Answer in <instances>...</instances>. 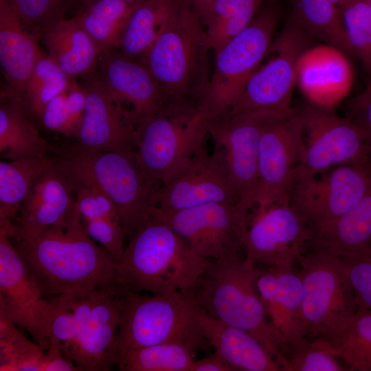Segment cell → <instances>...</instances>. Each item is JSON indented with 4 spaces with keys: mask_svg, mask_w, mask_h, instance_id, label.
Wrapping results in <instances>:
<instances>
[{
    "mask_svg": "<svg viewBox=\"0 0 371 371\" xmlns=\"http://www.w3.org/2000/svg\"><path fill=\"white\" fill-rule=\"evenodd\" d=\"M10 239L45 298L85 295L116 283L113 258L72 216L37 235Z\"/></svg>",
    "mask_w": 371,
    "mask_h": 371,
    "instance_id": "6da1fadb",
    "label": "cell"
},
{
    "mask_svg": "<svg viewBox=\"0 0 371 371\" xmlns=\"http://www.w3.org/2000/svg\"><path fill=\"white\" fill-rule=\"evenodd\" d=\"M211 260L196 254L155 206L128 241L116 265L115 282L156 295L190 293Z\"/></svg>",
    "mask_w": 371,
    "mask_h": 371,
    "instance_id": "7a4b0ae2",
    "label": "cell"
},
{
    "mask_svg": "<svg viewBox=\"0 0 371 371\" xmlns=\"http://www.w3.org/2000/svg\"><path fill=\"white\" fill-rule=\"evenodd\" d=\"M205 27L190 0H176L170 20L139 61L173 101L199 104L210 83Z\"/></svg>",
    "mask_w": 371,
    "mask_h": 371,
    "instance_id": "3957f363",
    "label": "cell"
},
{
    "mask_svg": "<svg viewBox=\"0 0 371 371\" xmlns=\"http://www.w3.org/2000/svg\"><path fill=\"white\" fill-rule=\"evenodd\" d=\"M260 271L239 255L211 260L190 293L207 315L252 335L278 361L282 371H289L284 355L289 349L269 324L258 291Z\"/></svg>",
    "mask_w": 371,
    "mask_h": 371,
    "instance_id": "277c9868",
    "label": "cell"
},
{
    "mask_svg": "<svg viewBox=\"0 0 371 371\" xmlns=\"http://www.w3.org/2000/svg\"><path fill=\"white\" fill-rule=\"evenodd\" d=\"M199 308L190 293L146 296L125 288L115 357L126 350L169 342L196 350L203 348L207 342L197 317Z\"/></svg>",
    "mask_w": 371,
    "mask_h": 371,
    "instance_id": "5b68a950",
    "label": "cell"
},
{
    "mask_svg": "<svg viewBox=\"0 0 371 371\" xmlns=\"http://www.w3.org/2000/svg\"><path fill=\"white\" fill-rule=\"evenodd\" d=\"M60 157L77 183L91 186L114 205L129 241L156 206L160 186L144 174L135 153L96 152Z\"/></svg>",
    "mask_w": 371,
    "mask_h": 371,
    "instance_id": "8992f818",
    "label": "cell"
},
{
    "mask_svg": "<svg viewBox=\"0 0 371 371\" xmlns=\"http://www.w3.org/2000/svg\"><path fill=\"white\" fill-rule=\"evenodd\" d=\"M209 118L194 104L170 101L137 130L135 155L146 176L162 183L205 144Z\"/></svg>",
    "mask_w": 371,
    "mask_h": 371,
    "instance_id": "52a82bcc",
    "label": "cell"
},
{
    "mask_svg": "<svg viewBox=\"0 0 371 371\" xmlns=\"http://www.w3.org/2000/svg\"><path fill=\"white\" fill-rule=\"evenodd\" d=\"M278 5L261 6L250 23L215 54V67L199 104L209 121L226 117L268 54L280 20Z\"/></svg>",
    "mask_w": 371,
    "mask_h": 371,
    "instance_id": "ba28073f",
    "label": "cell"
},
{
    "mask_svg": "<svg viewBox=\"0 0 371 371\" xmlns=\"http://www.w3.org/2000/svg\"><path fill=\"white\" fill-rule=\"evenodd\" d=\"M303 282L302 311L308 339L330 340L357 312L352 286L337 256L311 250L297 259Z\"/></svg>",
    "mask_w": 371,
    "mask_h": 371,
    "instance_id": "9c48e42d",
    "label": "cell"
},
{
    "mask_svg": "<svg viewBox=\"0 0 371 371\" xmlns=\"http://www.w3.org/2000/svg\"><path fill=\"white\" fill-rule=\"evenodd\" d=\"M308 36L290 15L270 47L271 58L248 79L228 115L258 113L275 116L291 111L297 63L308 48Z\"/></svg>",
    "mask_w": 371,
    "mask_h": 371,
    "instance_id": "30bf717a",
    "label": "cell"
},
{
    "mask_svg": "<svg viewBox=\"0 0 371 371\" xmlns=\"http://www.w3.org/2000/svg\"><path fill=\"white\" fill-rule=\"evenodd\" d=\"M72 310L76 337L67 357L80 371H108L115 365V344L125 288L113 284L91 293L61 295Z\"/></svg>",
    "mask_w": 371,
    "mask_h": 371,
    "instance_id": "8fae6325",
    "label": "cell"
},
{
    "mask_svg": "<svg viewBox=\"0 0 371 371\" xmlns=\"http://www.w3.org/2000/svg\"><path fill=\"white\" fill-rule=\"evenodd\" d=\"M370 188L371 157L297 179L290 190L289 203L311 232L339 219Z\"/></svg>",
    "mask_w": 371,
    "mask_h": 371,
    "instance_id": "7c38bea8",
    "label": "cell"
},
{
    "mask_svg": "<svg viewBox=\"0 0 371 371\" xmlns=\"http://www.w3.org/2000/svg\"><path fill=\"white\" fill-rule=\"evenodd\" d=\"M304 156L303 125L297 111L267 116L259 141L255 207L289 202Z\"/></svg>",
    "mask_w": 371,
    "mask_h": 371,
    "instance_id": "4fadbf2b",
    "label": "cell"
},
{
    "mask_svg": "<svg viewBox=\"0 0 371 371\" xmlns=\"http://www.w3.org/2000/svg\"><path fill=\"white\" fill-rule=\"evenodd\" d=\"M297 112L303 125L305 156L296 180L371 157V148L363 134L347 117L311 102Z\"/></svg>",
    "mask_w": 371,
    "mask_h": 371,
    "instance_id": "5bb4252c",
    "label": "cell"
},
{
    "mask_svg": "<svg viewBox=\"0 0 371 371\" xmlns=\"http://www.w3.org/2000/svg\"><path fill=\"white\" fill-rule=\"evenodd\" d=\"M239 203H210L165 214L177 234L199 256L218 260L239 255L248 223Z\"/></svg>",
    "mask_w": 371,
    "mask_h": 371,
    "instance_id": "9a60e30c",
    "label": "cell"
},
{
    "mask_svg": "<svg viewBox=\"0 0 371 371\" xmlns=\"http://www.w3.org/2000/svg\"><path fill=\"white\" fill-rule=\"evenodd\" d=\"M85 78L86 104L74 144L63 155L96 152L135 153L137 130L97 69Z\"/></svg>",
    "mask_w": 371,
    "mask_h": 371,
    "instance_id": "2e32d148",
    "label": "cell"
},
{
    "mask_svg": "<svg viewBox=\"0 0 371 371\" xmlns=\"http://www.w3.org/2000/svg\"><path fill=\"white\" fill-rule=\"evenodd\" d=\"M267 116L240 113L209 121L208 124L214 153L223 164L240 203L248 210L256 205L259 141Z\"/></svg>",
    "mask_w": 371,
    "mask_h": 371,
    "instance_id": "e0dca14e",
    "label": "cell"
},
{
    "mask_svg": "<svg viewBox=\"0 0 371 371\" xmlns=\"http://www.w3.org/2000/svg\"><path fill=\"white\" fill-rule=\"evenodd\" d=\"M310 236L306 225L289 202L256 207L254 215L248 217L245 258L255 265L293 266Z\"/></svg>",
    "mask_w": 371,
    "mask_h": 371,
    "instance_id": "ac0fdd59",
    "label": "cell"
},
{
    "mask_svg": "<svg viewBox=\"0 0 371 371\" xmlns=\"http://www.w3.org/2000/svg\"><path fill=\"white\" fill-rule=\"evenodd\" d=\"M210 203L243 205L223 164L204 144L162 183L155 204L170 214Z\"/></svg>",
    "mask_w": 371,
    "mask_h": 371,
    "instance_id": "d6986e66",
    "label": "cell"
},
{
    "mask_svg": "<svg viewBox=\"0 0 371 371\" xmlns=\"http://www.w3.org/2000/svg\"><path fill=\"white\" fill-rule=\"evenodd\" d=\"M0 301L14 324L47 349L50 345L45 326L47 300L3 229H0Z\"/></svg>",
    "mask_w": 371,
    "mask_h": 371,
    "instance_id": "ffe728a7",
    "label": "cell"
},
{
    "mask_svg": "<svg viewBox=\"0 0 371 371\" xmlns=\"http://www.w3.org/2000/svg\"><path fill=\"white\" fill-rule=\"evenodd\" d=\"M76 186L73 175L59 155L22 203L8 234L9 237L35 236L69 221L72 214Z\"/></svg>",
    "mask_w": 371,
    "mask_h": 371,
    "instance_id": "44dd1931",
    "label": "cell"
},
{
    "mask_svg": "<svg viewBox=\"0 0 371 371\" xmlns=\"http://www.w3.org/2000/svg\"><path fill=\"white\" fill-rule=\"evenodd\" d=\"M97 71L136 130L171 101L141 63L115 49L100 54Z\"/></svg>",
    "mask_w": 371,
    "mask_h": 371,
    "instance_id": "7402d4cb",
    "label": "cell"
},
{
    "mask_svg": "<svg viewBox=\"0 0 371 371\" xmlns=\"http://www.w3.org/2000/svg\"><path fill=\"white\" fill-rule=\"evenodd\" d=\"M257 289L267 319L281 342L291 350L306 338L302 304L303 282L293 266L261 270Z\"/></svg>",
    "mask_w": 371,
    "mask_h": 371,
    "instance_id": "603a6c76",
    "label": "cell"
},
{
    "mask_svg": "<svg viewBox=\"0 0 371 371\" xmlns=\"http://www.w3.org/2000/svg\"><path fill=\"white\" fill-rule=\"evenodd\" d=\"M353 69L347 54L322 44L307 48L297 67V85L312 104L333 109L350 92Z\"/></svg>",
    "mask_w": 371,
    "mask_h": 371,
    "instance_id": "cb8c5ba5",
    "label": "cell"
},
{
    "mask_svg": "<svg viewBox=\"0 0 371 371\" xmlns=\"http://www.w3.org/2000/svg\"><path fill=\"white\" fill-rule=\"evenodd\" d=\"M197 317L208 345L235 371H282L278 361L248 332L210 316L201 308Z\"/></svg>",
    "mask_w": 371,
    "mask_h": 371,
    "instance_id": "d4e9b609",
    "label": "cell"
},
{
    "mask_svg": "<svg viewBox=\"0 0 371 371\" xmlns=\"http://www.w3.org/2000/svg\"><path fill=\"white\" fill-rule=\"evenodd\" d=\"M24 24L14 0H0V64L6 87L17 94L43 53Z\"/></svg>",
    "mask_w": 371,
    "mask_h": 371,
    "instance_id": "484cf974",
    "label": "cell"
},
{
    "mask_svg": "<svg viewBox=\"0 0 371 371\" xmlns=\"http://www.w3.org/2000/svg\"><path fill=\"white\" fill-rule=\"evenodd\" d=\"M48 56L70 78L85 77L97 69L101 50L76 16L39 30Z\"/></svg>",
    "mask_w": 371,
    "mask_h": 371,
    "instance_id": "4316f807",
    "label": "cell"
},
{
    "mask_svg": "<svg viewBox=\"0 0 371 371\" xmlns=\"http://www.w3.org/2000/svg\"><path fill=\"white\" fill-rule=\"evenodd\" d=\"M0 153L1 158L14 160L60 155L39 133L36 122L28 115L17 93L8 87L0 97Z\"/></svg>",
    "mask_w": 371,
    "mask_h": 371,
    "instance_id": "83f0119b",
    "label": "cell"
},
{
    "mask_svg": "<svg viewBox=\"0 0 371 371\" xmlns=\"http://www.w3.org/2000/svg\"><path fill=\"white\" fill-rule=\"evenodd\" d=\"M307 246L334 256L371 247V188L339 219L311 232Z\"/></svg>",
    "mask_w": 371,
    "mask_h": 371,
    "instance_id": "f1b7e54d",
    "label": "cell"
},
{
    "mask_svg": "<svg viewBox=\"0 0 371 371\" xmlns=\"http://www.w3.org/2000/svg\"><path fill=\"white\" fill-rule=\"evenodd\" d=\"M58 155L0 161V228L11 229L22 203Z\"/></svg>",
    "mask_w": 371,
    "mask_h": 371,
    "instance_id": "f546056e",
    "label": "cell"
},
{
    "mask_svg": "<svg viewBox=\"0 0 371 371\" xmlns=\"http://www.w3.org/2000/svg\"><path fill=\"white\" fill-rule=\"evenodd\" d=\"M176 0H144L133 11L116 47L139 61L167 25Z\"/></svg>",
    "mask_w": 371,
    "mask_h": 371,
    "instance_id": "4dcf8cb0",
    "label": "cell"
},
{
    "mask_svg": "<svg viewBox=\"0 0 371 371\" xmlns=\"http://www.w3.org/2000/svg\"><path fill=\"white\" fill-rule=\"evenodd\" d=\"M291 1V15L308 36L353 56L342 19L344 0Z\"/></svg>",
    "mask_w": 371,
    "mask_h": 371,
    "instance_id": "1f68e13d",
    "label": "cell"
},
{
    "mask_svg": "<svg viewBox=\"0 0 371 371\" xmlns=\"http://www.w3.org/2000/svg\"><path fill=\"white\" fill-rule=\"evenodd\" d=\"M142 1H95L75 16L102 53L116 49L130 15Z\"/></svg>",
    "mask_w": 371,
    "mask_h": 371,
    "instance_id": "d6a6232c",
    "label": "cell"
},
{
    "mask_svg": "<svg viewBox=\"0 0 371 371\" xmlns=\"http://www.w3.org/2000/svg\"><path fill=\"white\" fill-rule=\"evenodd\" d=\"M340 359L352 371H371V311H359L337 336L311 339Z\"/></svg>",
    "mask_w": 371,
    "mask_h": 371,
    "instance_id": "836d02e7",
    "label": "cell"
},
{
    "mask_svg": "<svg viewBox=\"0 0 371 371\" xmlns=\"http://www.w3.org/2000/svg\"><path fill=\"white\" fill-rule=\"evenodd\" d=\"M196 350L169 342L118 353L115 365L122 371H190Z\"/></svg>",
    "mask_w": 371,
    "mask_h": 371,
    "instance_id": "e575fe53",
    "label": "cell"
},
{
    "mask_svg": "<svg viewBox=\"0 0 371 371\" xmlns=\"http://www.w3.org/2000/svg\"><path fill=\"white\" fill-rule=\"evenodd\" d=\"M71 80L47 54L41 55L18 94L25 111L36 123H38L48 102L65 91Z\"/></svg>",
    "mask_w": 371,
    "mask_h": 371,
    "instance_id": "d590c367",
    "label": "cell"
},
{
    "mask_svg": "<svg viewBox=\"0 0 371 371\" xmlns=\"http://www.w3.org/2000/svg\"><path fill=\"white\" fill-rule=\"evenodd\" d=\"M265 0H216L205 27L214 54L243 30Z\"/></svg>",
    "mask_w": 371,
    "mask_h": 371,
    "instance_id": "8d00e7d4",
    "label": "cell"
},
{
    "mask_svg": "<svg viewBox=\"0 0 371 371\" xmlns=\"http://www.w3.org/2000/svg\"><path fill=\"white\" fill-rule=\"evenodd\" d=\"M0 302V370L42 371L45 350L19 330Z\"/></svg>",
    "mask_w": 371,
    "mask_h": 371,
    "instance_id": "74e56055",
    "label": "cell"
},
{
    "mask_svg": "<svg viewBox=\"0 0 371 371\" xmlns=\"http://www.w3.org/2000/svg\"><path fill=\"white\" fill-rule=\"evenodd\" d=\"M86 95L82 85L71 80L67 89L46 105L38 124L63 135L77 138L82 122Z\"/></svg>",
    "mask_w": 371,
    "mask_h": 371,
    "instance_id": "f35d334b",
    "label": "cell"
},
{
    "mask_svg": "<svg viewBox=\"0 0 371 371\" xmlns=\"http://www.w3.org/2000/svg\"><path fill=\"white\" fill-rule=\"evenodd\" d=\"M341 15L353 56L371 76V9L367 0H344Z\"/></svg>",
    "mask_w": 371,
    "mask_h": 371,
    "instance_id": "ab89813d",
    "label": "cell"
},
{
    "mask_svg": "<svg viewBox=\"0 0 371 371\" xmlns=\"http://www.w3.org/2000/svg\"><path fill=\"white\" fill-rule=\"evenodd\" d=\"M337 256L353 290L357 311H371V247Z\"/></svg>",
    "mask_w": 371,
    "mask_h": 371,
    "instance_id": "60d3db41",
    "label": "cell"
},
{
    "mask_svg": "<svg viewBox=\"0 0 371 371\" xmlns=\"http://www.w3.org/2000/svg\"><path fill=\"white\" fill-rule=\"evenodd\" d=\"M288 360L289 371L349 370L336 357L308 339L291 349Z\"/></svg>",
    "mask_w": 371,
    "mask_h": 371,
    "instance_id": "b9f144b4",
    "label": "cell"
},
{
    "mask_svg": "<svg viewBox=\"0 0 371 371\" xmlns=\"http://www.w3.org/2000/svg\"><path fill=\"white\" fill-rule=\"evenodd\" d=\"M71 216L81 223L102 218L120 219L114 205L104 194L93 187L77 182Z\"/></svg>",
    "mask_w": 371,
    "mask_h": 371,
    "instance_id": "7bdbcfd3",
    "label": "cell"
},
{
    "mask_svg": "<svg viewBox=\"0 0 371 371\" xmlns=\"http://www.w3.org/2000/svg\"><path fill=\"white\" fill-rule=\"evenodd\" d=\"M82 224L87 234L108 251L117 265L124 250L125 236L120 220L102 218Z\"/></svg>",
    "mask_w": 371,
    "mask_h": 371,
    "instance_id": "ee69618b",
    "label": "cell"
},
{
    "mask_svg": "<svg viewBox=\"0 0 371 371\" xmlns=\"http://www.w3.org/2000/svg\"><path fill=\"white\" fill-rule=\"evenodd\" d=\"M25 23L41 29L65 17L67 0H14Z\"/></svg>",
    "mask_w": 371,
    "mask_h": 371,
    "instance_id": "f6af8a7d",
    "label": "cell"
},
{
    "mask_svg": "<svg viewBox=\"0 0 371 371\" xmlns=\"http://www.w3.org/2000/svg\"><path fill=\"white\" fill-rule=\"evenodd\" d=\"M347 117L359 128L371 148V93L359 95L352 102Z\"/></svg>",
    "mask_w": 371,
    "mask_h": 371,
    "instance_id": "bcb514c9",
    "label": "cell"
},
{
    "mask_svg": "<svg viewBox=\"0 0 371 371\" xmlns=\"http://www.w3.org/2000/svg\"><path fill=\"white\" fill-rule=\"evenodd\" d=\"M42 371H79V369L56 344L50 342L43 359Z\"/></svg>",
    "mask_w": 371,
    "mask_h": 371,
    "instance_id": "7dc6e473",
    "label": "cell"
},
{
    "mask_svg": "<svg viewBox=\"0 0 371 371\" xmlns=\"http://www.w3.org/2000/svg\"><path fill=\"white\" fill-rule=\"evenodd\" d=\"M190 371H235L217 352L194 361Z\"/></svg>",
    "mask_w": 371,
    "mask_h": 371,
    "instance_id": "c3c4849f",
    "label": "cell"
},
{
    "mask_svg": "<svg viewBox=\"0 0 371 371\" xmlns=\"http://www.w3.org/2000/svg\"><path fill=\"white\" fill-rule=\"evenodd\" d=\"M205 25L210 10L216 0H190Z\"/></svg>",
    "mask_w": 371,
    "mask_h": 371,
    "instance_id": "681fc988",
    "label": "cell"
},
{
    "mask_svg": "<svg viewBox=\"0 0 371 371\" xmlns=\"http://www.w3.org/2000/svg\"><path fill=\"white\" fill-rule=\"evenodd\" d=\"M123 1V2H127V3H136V2L142 1L143 0H76V5L81 6L82 8V10H83L85 8H86L87 5H90L91 3L95 1Z\"/></svg>",
    "mask_w": 371,
    "mask_h": 371,
    "instance_id": "f907efd6",
    "label": "cell"
},
{
    "mask_svg": "<svg viewBox=\"0 0 371 371\" xmlns=\"http://www.w3.org/2000/svg\"><path fill=\"white\" fill-rule=\"evenodd\" d=\"M369 78H370V79H369L368 83V85L366 86V89L363 92L365 94H370L371 93V76L369 77Z\"/></svg>",
    "mask_w": 371,
    "mask_h": 371,
    "instance_id": "816d5d0a",
    "label": "cell"
},
{
    "mask_svg": "<svg viewBox=\"0 0 371 371\" xmlns=\"http://www.w3.org/2000/svg\"><path fill=\"white\" fill-rule=\"evenodd\" d=\"M67 4L69 3H71L72 4H76V0H67Z\"/></svg>",
    "mask_w": 371,
    "mask_h": 371,
    "instance_id": "f5cc1de1",
    "label": "cell"
},
{
    "mask_svg": "<svg viewBox=\"0 0 371 371\" xmlns=\"http://www.w3.org/2000/svg\"><path fill=\"white\" fill-rule=\"evenodd\" d=\"M367 1L371 9V0H367Z\"/></svg>",
    "mask_w": 371,
    "mask_h": 371,
    "instance_id": "db71d44e",
    "label": "cell"
}]
</instances>
